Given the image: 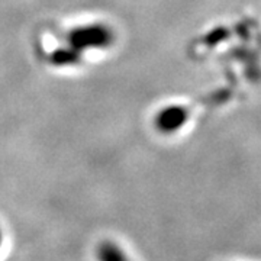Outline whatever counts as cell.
Masks as SVG:
<instances>
[{"instance_id": "1", "label": "cell", "mask_w": 261, "mask_h": 261, "mask_svg": "<svg viewBox=\"0 0 261 261\" xmlns=\"http://www.w3.org/2000/svg\"><path fill=\"white\" fill-rule=\"evenodd\" d=\"M113 34L105 25H89L73 29L68 35L70 45L79 51L89 48H106L112 44Z\"/></svg>"}, {"instance_id": "5", "label": "cell", "mask_w": 261, "mask_h": 261, "mask_svg": "<svg viewBox=\"0 0 261 261\" xmlns=\"http://www.w3.org/2000/svg\"><path fill=\"white\" fill-rule=\"evenodd\" d=\"M0 247H2V232H0Z\"/></svg>"}, {"instance_id": "4", "label": "cell", "mask_w": 261, "mask_h": 261, "mask_svg": "<svg viewBox=\"0 0 261 261\" xmlns=\"http://www.w3.org/2000/svg\"><path fill=\"white\" fill-rule=\"evenodd\" d=\"M97 260L99 261H129L126 254L122 251L116 244L105 241L97 248Z\"/></svg>"}, {"instance_id": "2", "label": "cell", "mask_w": 261, "mask_h": 261, "mask_svg": "<svg viewBox=\"0 0 261 261\" xmlns=\"http://www.w3.org/2000/svg\"><path fill=\"white\" fill-rule=\"evenodd\" d=\"M189 118V112L183 106H168L157 115L155 125L164 134H173L178 130Z\"/></svg>"}, {"instance_id": "3", "label": "cell", "mask_w": 261, "mask_h": 261, "mask_svg": "<svg viewBox=\"0 0 261 261\" xmlns=\"http://www.w3.org/2000/svg\"><path fill=\"white\" fill-rule=\"evenodd\" d=\"M80 58H82V51H79V49H75L70 45L68 48L56 49L49 57V61L54 65L63 67V65L77 64V63H80Z\"/></svg>"}]
</instances>
